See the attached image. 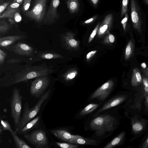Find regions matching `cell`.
<instances>
[{"label": "cell", "mask_w": 148, "mask_h": 148, "mask_svg": "<svg viewBox=\"0 0 148 148\" xmlns=\"http://www.w3.org/2000/svg\"><path fill=\"white\" fill-rule=\"evenodd\" d=\"M22 35L10 36L0 38V47H5L11 45L14 42L23 38Z\"/></svg>", "instance_id": "obj_16"}, {"label": "cell", "mask_w": 148, "mask_h": 148, "mask_svg": "<svg viewBox=\"0 0 148 148\" xmlns=\"http://www.w3.org/2000/svg\"><path fill=\"white\" fill-rule=\"evenodd\" d=\"M23 97L19 89L14 87L12 90L10 99L11 115L14 126L17 128L21 116Z\"/></svg>", "instance_id": "obj_5"}, {"label": "cell", "mask_w": 148, "mask_h": 148, "mask_svg": "<svg viewBox=\"0 0 148 148\" xmlns=\"http://www.w3.org/2000/svg\"><path fill=\"white\" fill-rule=\"evenodd\" d=\"M113 84L114 82L112 80H108L93 93L90 96V99H92L97 98L100 101H104L110 94Z\"/></svg>", "instance_id": "obj_9"}, {"label": "cell", "mask_w": 148, "mask_h": 148, "mask_svg": "<svg viewBox=\"0 0 148 148\" xmlns=\"http://www.w3.org/2000/svg\"><path fill=\"white\" fill-rule=\"evenodd\" d=\"M42 113L38 114L36 116L27 123L22 129L16 132L19 135L28 133L37 128L44 123L42 120Z\"/></svg>", "instance_id": "obj_10"}, {"label": "cell", "mask_w": 148, "mask_h": 148, "mask_svg": "<svg viewBox=\"0 0 148 148\" xmlns=\"http://www.w3.org/2000/svg\"><path fill=\"white\" fill-rule=\"evenodd\" d=\"M7 18L12 24L18 23L22 20V17L19 13V9H12L7 8L0 18Z\"/></svg>", "instance_id": "obj_13"}, {"label": "cell", "mask_w": 148, "mask_h": 148, "mask_svg": "<svg viewBox=\"0 0 148 148\" xmlns=\"http://www.w3.org/2000/svg\"><path fill=\"white\" fill-rule=\"evenodd\" d=\"M14 142L16 147L17 148H32V147L29 145L22 138L18 136L17 132L14 131L10 133Z\"/></svg>", "instance_id": "obj_18"}, {"label": "cell", "mask_w": 148, "mask_h": 148, "mask_svg": "<svg viewBox=\"0 0 148 148\" xmlns=\"http://www.w3.org/2000/svg\"><path fill=\"white\" fill-rule=\"evenodd\" d=\"M0 125L4 131L8 130L10 133L13 132L14 130L12 129L11 126L7 120L3 119V117L0 116Z\"/></svg>", "instance_id": "obj_23"}, {"label": "cell", "mask_w": 148, "mask_h": 148, "mask_svg": "<svg viewBox=\"0 0 148 148\" xmlns=\"http://www.w3.org/2000/svg\"><path fill=\"white\" fill-rule=\"evenodd\" d=\"M32 0H24L22 6V10L24 12H26L28 10Z\"/></svg>", "instance_id": "obj_31"}, {"label": "cell", "mask_w": 148, "mask_h": 148, "mask_svg": "<svg viewBox=\"0 0 148 148\" xmlns=\"http://www.w3.org/2000/svg\"><path fill=\"white\" fill-rule=\"evenodd\" d=\"M23 0H13L12 2H17L21 4Z\"/></svg>", "instance_id": "obj_42"}, {"label": "cell", "mask_w": 148, "mask_h": 148, "mask_svg": "<svg viewBox=\"0 0 148 148\" xmlns=\"http://www.w3.org/2000/svg\"></svg>", "instance_id": "obj_48"}, {"label": "cell", "mask_w": 148, "mask_h": 148, "mask_svg": "<svg viewBox=\"0 0 148 148\" xmlns=\"http://www.w3.org/2000/svg\"><path fill=\"white\" fill-rule=\"evenodd\" d=\"M114 118L109 114H103L92 120L89 124V127L95 132L96 135L99 136L110 132L114 129Z\"/></svg>", "instance_id": "obj_4"}, {"label": "cell", "mask_w": 148, "mask_h": 148, "mask_svg": "<svg viewBox=\"0 0 148 148\" xmlns=\"http://www.w3.org/2000/svg\"><path fill=\"white\" fill-rule=\"evenodd\" d=\"M97 141L95 140L84 138L81 136L77 135L74 138H72L69 141L70 143L73 144L95 145Z\"/></svg>", "instance_id": "obj_17"}, {"label": "cell", "mask_w": 148, "mask_h": 148, "mask_svg": "<svg viewBox=\"0 0 148 148\" xmlns=\"http://www.w3.org/2000/svg\"><path fill=\"white\" fill-rule=\"evenodd\" d=\"M11 1L3 3L0 6V16L2 14V13L7 7L11 2Z\"/></svg>", "instance_id": "obj_32"}, {"label": "cell", "mask_w": 148, "mask_h": 148, "mask_svg": "<svg viewBox=\"0 0 148 148\" xmlns=\"http://www.w3.org/2000/svg\"><path fill=\"white\" fill-rule=\"evenodd\" d=\"M141 67L144 69L146 67V65L145 63L143 62L141 64Z\"/></svg>", "instance_id": "obj_44"}, {"label": "cell", "mask_w": 148, "mask_h": 148, "mask_svg": "<svg viewBox=\"0 0 148 148\" xmlns=\"http://www.w3.org/2000/svg\"><path fill=\"white\" fill-rule=\"evenodd\" d=\"M100 23L99 22L94 29L91 33L88 40V42L90 43L93 39L95 36L98 32L99 27L100 26Z\"/></svg>", "instance_id": "obj_29"}, {"label": "cell", "mask_w": 148, "mask_h": 148, "mask_svg": "<svg viewBox=\"0 0 148 148\" xmlns=\"http://www.w3.org/2000/svg\"><path fill=\"white\" fill-rule=\"evenodd\" d=\"M108 38L109 42L111 43H113L114 41L115 38L114 36L110 33L108 35Z\"/></svg>", "instance_id": "obj_38"}, {"label": "cell", "mask_w": 148, "mask_h": 148, "mask_svg": "<svg viewBox=\"0 0 148 148\" xmlns=\"http://www.w3.org/2000/svg\"><path fill=\"white\" fill-rule=\"evenodd\" d=\"M132 43L130 42L126 47L125 51V56L126 58H128L132 53Z\"/></svg>", "instance_id": "obj_30"}, {"label": "cell", "mask_w": 148, "mask_h": 148, "mask_svg": "<svg viewBox=\"0 0 148 148\" xmlns=\"http://www.w3.org/2000/svg\"><path fill=\"white\" fill-rule=\"evenodd\" d=\"M53 70L42 66H34L27 68L25 70L17 74L15 76L2 80L1 87H6L21 82H26L30 79L44 75L52 72Z\"/></svg>", "instance_id": "obj_2"}, {"label": "cell", "mask_w": 148, "mask_h": 148, "mask_svg": "<svg viewBox=\"0 0 148 148\" xmlns=\"http://www.w3.org/2000/svg\"><path fill=\"white\" fill-rule=\"evenodd\" d=\"M40 57L44 59H50L63 58L61 55L55 53H44L40 55Z\"/></svg>", "instance_id": "obj_24"}, {"label": "cell", "mask_w": 148, "mask_h": 148, "mask_svg": "<svg viewBox=\"0 0 148 148\" xmlns=\"http://www.w3.org/2000/svg\"><path fill=\"white\" fill-rule=\"evenodd\" d=\"M131 16L134 28L138 32L141 31L142 19L139 5L136 0H130Z\"/></svg>", "instance_id": "obj_8"}, {"label": "cell", "mask_w": 148, "mask_h": 148, "mask_svg": "<svg viewBox=\"0 0 148 148\" xmlns=\"http://www.w3.org/2000/svg\"><path fill=\"white\" fill-rule=\"evenodd\" d=\"M7 56V54L2 50L0 49V64H2L4 62V60L6 57Z\"/></svg>", "instance_id": "obj_34"}, {"label": "cell", "mask_w": 148, "mask_h": 148, "mask_svg": "<svg viewBox=\"0 0 148 148\" xmlns=\"http://www.w3.org/2000/svg\"><path fill=\"white\" fill-rule=\"evenodd\" d=\"M51 144L55 147H59L62 148H77L78 146L70 143H62L51 140Z\"/></svg>", "instance_id": "obj_20"}, {"label": "cell", "mask_w": 148, "mask_h": 148, "mask_svg": "<svg viewBox=\"0 0 148 148\" xmlns=\"http://www.w3.org/2000/svg\"><path fill=\"white\" fill-rule=\"evenodd\" d=\"M23 136L28 143L36 148L52 147L51 141L53 139L44 123Z\"/></svg>", "instance_id": "obj_3"}, {"label": "cell", "mask_w": 148, "mask_h": 148, "mask_svg": "<svg viewBox=\"0 0 148 148\" xmlns=\"http://www.w3.org/2000/svg\"><path fill=\"white\" fill-rule=\"evenodd\" d=\"M113 21V16L112 14L107 15L100 25L97 32L98 35H103L108 32L112 25Z\"/></svg>", "instance_id": "obj_14"}, {"label": "cell", "mask_w": 148, "mask_h": 148, "mask_svg": "<svg viewBox=\"0 0 148 148\" xmlns=\"http://www.w3.org/2000/svg\"><path fill=\"white\" fill-rule=\"evenodd\" d=\"M147 142H148V139H147Z\"/></svg>", "instance_id": "obj_47"}, {"label": "cell", "mask_w": 148, "mask_h": 148, "mask_svg": "<svg viewBox=\"0 0 148 148\" xmlns=\"http://www.w3.org/2000/svg\"><path fill=\"white\" fill-rule=\"evenodd\" d=\"M51 88L48 89L40 97L33 107L30 108L28 103L26 101L24 104L22 113L17 128L16 132L22 129L27 123L40 113H42L45 107L51 99L53 92Z\"/></svg>", "instance_id": "obj_1"}, {"label": "cell", "mask_w": 148, "mask_h": 148, "mask_svg": "<svg viewBox=\"0 0 148 148\" xmlns=\"http://www.w3.org/2000/svg\"><path fill=\"white\" fill-rule=\"evenodd\" d=\"M47 0H36L30 10L27 11L25 16L37 22H40L45 16Z\"/></svg>", "instance_id": "obj_7"}, {"label": "cell", "mask_w": 148, "mask_h": 148, "mask_svg": "<svg viewBox=\"0 0 148 148\" xmlns=\"http://www.w3.org/2000/svg\"><path fill=\"white\" fill-rule=\"evenodd\" d=\"M51 84V80L47 75L36 78L31 83L30 93L32 97L39 98L47 90Z\"/></svg>", "instance_id": "obj_6"}, {"label": "cell", "mask_w": 148, "mask_h": 148, "mask_svg": "<svg viewBox=\"0 0 148 148\" xmlns=\"http://www.w3.org/2000/svg\"><path fill=\"white\" fill-rule=\"evenodd\" d=\"M33 49L29 46L21 42L18 43L13 47V51L18 55L30 56L32 53Z\"/></svg>", "instance_id": "obj_15"}, {"label": "cell", "mask_w": 148, "mask_h": 148, "mask_svg": "<svg viewBox=\"0 0 148 148\" xmlns=\"http://www.w3.org/2000/svg\"><path fill=\"white\" fill-rule=\"evenodd\" d=\"M99 105L96 103H90L80 113V115L83 116L89 114L96 109Z\"/></svg>", "instance_id": "obj_21"}, {"label": "cell", "mask_w": 148, "mask_h": 148, "mask_svg": "<svg viewBox=\"0 0 148 148\" xmlns=\"http://www.w3.org/2000/svg\"><path fill=\"white\" fill-rule=\"evenodd\" d=\"M121 98H115L111 99L106 102L102 107L96 113L95 116L98 115L100 112L115 106L119 104L121 101Z\"/></svg>", "instance_id": "obj_19"}, {"label": "cell", "mask_w": 148, "mask_h": 148, "mask_svg": "<svg viewBox=\"0 0 148 148\" xmlns=\"http://www.w3.org/2000/svg\"><path fill=\"white\" fill-rule=\"evenodd\" d=\"M60 3V0H51L45 20V23H51L58 18L57 9Z\"/></svg>", "instance_id": "obj_12"}, {"label": "cell", "mask_w": 148, "mask_h": 148, "mask_svg": "<svg viewBox=\"0 0 148 148\" xmlns=\"http://www.w3.org/2000/svg\"><path fill=\"white\" fill-rule=\"evenodd\" d=\"M21 62V60H20L18 59H13L9 60L8 61V62L10 63H19Z\"/></svg>", "instance_id": "obj_39"}, {"label": "cell", "mask_w": 148, "mask_h": 148, "mask_svg": "<svg viewBox=\"0 0 148 148\" xmlns=\"http://www.w3.org/2000/svg\"><path fill=\"white\" fill-rule=\"evenodd\" d=\"M133 128L135 130L139 131L142 130L143 127L140 124L137 123L134 125L133 126Z\"/></svg>", "instance_id": "obj_37"}, {"label": "cell", "mask_w": 148, "mask_h": 148, "mask_svg": "<svg viewBox=\"0 0 148 148\" xmlns=\"http://www.w3.org/2000/svg\"><path fill=\"white\" fill-rule=\"evenodd\" d=\"M77 74V72L74 71L71 72L67 75L66 77L67 80H69L73 79L76 76Z\"/></svg>", "instance_id": "obj_35"}, {"label": "cell", "mask_w": 148, "mask_h": 148, "mask_svg": "<svg viewBox=\"0 0 148 148\" xmlns=\"http://www.w3.org/2000/svg\"><path fill=\"white\" fill-rule=\"evenodd\" d=\"M3 131H4L1 127L0 126V134L1 135H2V134H3Z\"/></svg>", "instance_id": "obj_45"}, {"label": "cell", "mask_w": 148, "mask_h": 148, "mask_svg": "<svg viewBox=\"0 0 148 148\" xmlns=\"http://www.w3.org/2000/svg\"></svg>", "instance_id": "obj_49"}, {"label": "cell", "mask_w": 148, "mask_h": 148, "mask_svg": "<svg viewBox=\"0 0 148 148\" xmlns=\"http://www.w3.org/2000/svg\"><path fill=\"white\" fill-rule=\"evenodd\" d=\"M10 25L5 21H0V33L3 34L7 32L9 29Z\"/></svg>", "instance_id": "obj_26"}, {"label": "cell", "mask_w": 148, "mask_h": 148, "mask_svg": "<svg viewBox=\"0 0 148 148\" xmlns=\"http://www.w3.org/2000/svg\"><path fill=\"white\" fill-rule=\"evenodd\" d=\"M91 2L95 6L97 5L99 0H90Z\"/></svg>", "instance_id": "obj_41"}, {"label": "cell", "mask_w": 148, "mask_h": 148, "mask_svg": "<svg viewBox=\"0 0 148 148\" xmlns=\"http://www.w3.org/2000/svg\"><path fill=\"white\" fill-rule=\"evenodd\" d=\"M145 91L148 92V82L145 85Z\"/></svg>", "instance_id": "obj_43"}, {"label": "cell", "mask_w": 148, "mask_h": 148, "mask_svg": "<svg viewBox=\"0 0 148 148\" xmlns=\"http://www.w3.org/2000/svg\"><path fill=\"white\" fill-rule=\"evenodd\" d=\"M145 3L148 5V0H143Z\"/></svg>", "instance_id": "obj_46"}, {"label": "cell", "mask_w": 148, "mask_h": 148, "mask_svg": "<svg viewBox=\"0 0 148 148\" xmlns=\"http://www.w3.org/2000/svg\"><path fill=\"white\" fill-rule=\"evenodd\" d=\"M132 80L134 82H140L142 81V77L139 72L136 69L133 71Z\"/></svg>", "instance_id": "obj_27"}, {"label": "cell", "mask_w": 148, "mask_h": 148, "mask_svg": "<svg viewBox=\"0 0 148 148\" xmlns=\"http://www.w3.org/2000/svg\"><path fill=\"white\" fill-rule=\"evenodd\" d=\"M128 14L127 12L125 14L124 17L121 21V23L122 25V26L124 30H125V29L128 20Z\"/></svg>", "instance_id": "obj_33"}, {"label": "cell", "mask_w": 148, "mask_h": 148, "mask_svg": "<svg viewBox=\"0 0 148 148\" xmlns=\"http://www.w3.org/2000/svg\"><path fill=\"white\" fill-rule=\"evenodd\" d=\"M65 40L67 44L71 47H76L78 45V41L73 38H72L70 34H68L66 36Z\"/></svg>", "instance_id": "obj_25"}, {"label": "cell", "mask_w": 148, "mask_h": 148, "mask_svg": "<svg viewBox=\"0 0 148 148\" xmlns=\"http://www.w3.org/2000/svg\"><path fill=\"white\" fill-rule=\"evenodd\" d=\"M129 0H123L121 12V17L122 18L127 12V5Z\"/></svg>", "instance_id": "obj_28"}, {"label": "cell", "mask_w": 148, "mask_h": 148, "mask_svg": "<svg viewBox=\"0 0 148 148\" xmlns=\"http://www.w3.org/2000/svg\"><path fill=\"white\" fill-rule=\"evenodd\" d=\"M96 17V16L93 17H92L91 18L87 20H86L85 22H84V23L88 24L92 22L93 21V20H94L95 19Z\"/></svg>", "instance_id": "obj_40"}, {"label": "cell", "mask_w": 148, "mask_h": 148, "mask_svg": "<svg viewBox=\"0 0 148 148\" xmlns=\"http://www.w3.org/2000/svg\"><path fill=\"white\" fill-rule=\"evenodd\" d=\"M97 52V50H95L90 51L86 55V58L87 60H89Z\"/></svg>", "instance_id": "obj_36"}, {"label": "cell", "mask_w": 148, "mask_h": 148, "mask_svg": "<svg viewBox=\"0 0 148 148\" xmlns=\"http://www.w3.org/2000/svg\"><path fill=\"white\" fill-rule=\"evenodd\" d=\"M66 3L68 8L71 13H74L78 10L79 4L77 0H68Z\"/></svg>", "instance_id": "obj_22"}, {"label": "cell", "mask_w": 148, "mask_h": 148, "mask_svg": "<svg viewBox=\"0 0 148 148\" xmlns=\"http://www.w3.org/2000/svg\"><path fill=\"white\" fill-rule=\"evenodd\" d=\"M48 130L51 135L54 137L69 143L72 138L76 137L77 135H72L66 130L59 127L53 128Z\"/></svg>", "instance_id": "obj_11"}]
</instances>
